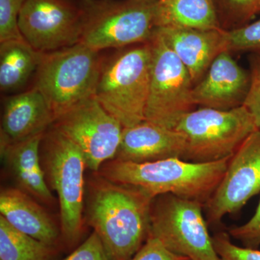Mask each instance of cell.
Wrapping results in <instances>:
<instances>
[{"label": "cell", "instance_id": "6", "mask_svg": "<svg viewBox=\"0 0 260 260\" xmlns=\"http://www.w3.org/2000/svg\"><path fill=\"white\" fill-rule=\"evenodd\" d=\"M102 59L101 51L82 43L42 54L32 87L45 98L55 119L93 97Z\"/></svg>", "mask_w": 260, "mask_h": 260}, {"label": "cell", "instance_id": "18", "mask_svg": "<svg viewBox=\"0 0 260 260\" xmlns=\"http://www.w3.org/2000/svg\"><path fill=\"white\" fill-rule=\"evenodd\" d=\"M44 135L16 143H1V155L25 190L43 201L50 203L53 196L41 159V144Z\"/></svg>", "mask_w": 260, "mask_h": 260}, {"label": "cell", "instance_id": "17", "mask_svg": "<svg viewBox=\"0 0 260 260\" xmlns=\"http://www.w3.org/2000/svg\"><path fill=\"white\" fill-rule=\"evenodd\" d=\"M0 213L19 232L48 245L57 247L61 240V233L49 214L23 191L2 189Z\"/></svg>", "mask_w": 260, "mask_h": 260}, {"label": "cell", "instance_id": "28", "mask_svg": "<svg viewBox=\"0 0 260 260\" xmlns=\"http://www.w3.org/2000/svg\"><path fill=\"white\" fill-rule=\"evenodd\" d=\"M61 260H111L104 244L95 232L70 255Z\"/></svg>", "mask_w": 260, "mask_h": 260}, {"label": "cell", "instance_id": "16", "mask_svg": "<svg viewBox=\"0 0 260 260\" xmlns=\"http://www.w3.org/2000/svg\"><path fill=\"white\" fill-rule=\"evenodd\" d=\"M156 31L185 66L194 85L203 78L215 58L225 51L223 29L158 27Z\"/></svg>", "mask_w": 260, "mask_h": 260}, {"label": "cell", "instance_id": "5", "mask_svg": "<svg viewBox=\"0 0 260 260\" xmlns=\"http://www.w3.org/2000/svg\"><path fill=\"white\" fill-rule=\"evenodd\" d=\"M40 153L48 185L59 199L61 241L72 247L83 234L86 160L80 148L52 126L44 133Z\"/></svg>", "mask_w": 260, "mask_h": 260}, {"label": "cell", "instance_id": "12", "mask_svg": "<svg viewBox=\"0 0 260 260\" xmlns=\"http://www.w3.org/2000/svg\"><path fill=\"white\" fill-rule=\"evenodd\" d=\"M259 192L260 130L256 129L229 159L223 179L205 205L207 222L218 224Z\"/></svg>", "mask_w": 260, "mask_h": 260}, {"label": "cell", "instance_id": "26", "mask_svg": "<svg viewBox=\"0 0 260 260\" xmlns=\"http://www.w3.org/2000/svg\"><path fill=\"white\" fill-rule=\"evenodd\" d=\"M249 61L250 85L243 106L250 113L260 130V53L250 54Z\"/></svg>", "mask_w": 260, "mask_h": 260}, {"label": "cell", "instance_id": "23", "mask_svg": "<svg viewBox=\"0 0 260 260\" xmlns=\"http://www.w3.org/2000/svg\"><path fill=\"white\" fill-rule=\"evenodd\" d=\"M225 51L260 53V18L239 28L225 30Z\"/></svg>", "mask_w": 260, "mask_h": 260}, {"label": "cell", "instance_id": "8", "mask_svg": "<svg viewBox=\"0 0 260 260\" xmlns=\"http://www.w3.org/2000/svg\"><path fill=\"white\" fill-rule=\"evenodd\" d=\"M204 206L172 194L155 197L150 206V237L189 260H220L203 216Z\"/></svg>", "mask_w": 260, "mask_h": 260}, {"label": "cell", "instance_id": "29", "mask_svg": "<svg viewBox=\"0 0 260 260\" xmlns=\"http://www.w3.org/2000/svg\"><path fill=\"white\" fill-rule=\"evenodd\" d=\"M130 260H189L185 256L174 254L162 245V243L150 237L139 251Z\"/></svg>", "mask_w": 260, "mask_h": 260}, {"label": "cell", "instance_id": "14", "mask_svg": "<svg viewBox=\"0 0 260 260\" xmlns=\"http://www.w3.org/2000/svg\"><path fill=\"white\" fill-rule=\"evenodd\" d=\"M186 140L175 129H167L146 120L123 129L115 157L121 161L150 162L168 158L184 160Z\"/></svg>", "mask_w": 260, "mask_h": 260}, {"label": "cell", "instance_id": "15", "mask_svg": "<svg viewBox=\"0 0 260 260\" xmlns=\"http://www.w3.org/2000/svg\"><path fill=\"white\" fill-rule=\"evenodd\" d=\"M54 120L45 98L37 88L13 94L5 101L1 143H16L44 134Z\"/></svg>", "mask_w": 260, "mask_h": 260}, {"label": "cell", "instance_id": "4", "mask_svg": "<svg viewBox=\"0 0 260 260\" xmlns=\"http://www.w3.org/2000/svg\"><path fill=\"white\" fill-rule=\"evenodd\" d=\"M158 0H80V42L98 51L150 42Z\"/></svg>", "mask_w": 260, "mask_h": 260}, {"label": "cell", "instance_id": "21", "mask_svg": "<svg viewBox=\"0 0 260 260\" xmlns=\"http://www.w3.org/2000/svg\"><path fill=\"white\" fill-rule=\"evenodd\" d=\"M56 250L19 232L0 215V260H50Z\"/></svg>", "mask_w": 260, "mask_h": 260}, {"label": "cell", "instance_id": "3", "mask_svg": "<svg viewBox=\"0 0 260 260\" xmlns=\"http://www.w3.org/2000/svg\"><path fill=\"white\" fill-rule=\"evenodd\" d=\"M151 67L150 42L103 56L93 98L124 128L145 119Z\"/></svg>", "mask_w": 260, "mask_h": 260}, {"label": "cell", "instance_id": "25", "mask_svg": "<svg viewBox=\"0 0 260 260\" xmlns=\"http://www.w3.org/2000/svg\"><path fill=\"white\" fill-rule=\"evenodd\" d=\"M212 239L220 260H260L259 250L235 245L226 232L216 233Z\"/></svg>", "mask_w": 260, "mask_h": 260}, {"label": "cell", "instance_id": "19", "mask_svg": "<svg viewBox=\"0 0 260 260\" xmlns=\"http://www.w3.org/2000/svg\"><path fill=\"white\" fill-rule=\"evenodd\" d=\"M42 54L24 39L0 43V90L16 93L34 80Z\"/></svg>", "mask_w": 260, "mask_h": 260}, {"label": "cell", "instance_id": "1", "mask_svg": "<svg viewBox=\"0 0 260 260\" xmlns=\"http://www.w3.org/2000/svg\"><path fill=\"white\" fill-rule=\"evenodd\" d=\"M153 197L134 186L99 177L88 186L87 222L111 260H130L150 234Z\"/></svg>", "mask_w": 260, "mask_h": 260}, {"label": "cell", "instance_id": "11", "mask_svg": "<svg viewBox=\"0 0 260 260\" xmlns=\"http://www.w3.org/2000/svg\"><path fill=\"white\" fill-rule=\"evenodd\" d=\"M18 28L24 40L42 54L78 44L80 0H27L19 15Z\"/></svg>", "mask_w": 260, "mask_h": 260}, {"label": "cell", "instance_id": "24", "mask_svg": "<svg viewBox=\"0 0 260 260\" xmlns=\"http://www.w3.org/2000/svg\"><path fill=\"white\" fill-rule=\"evenodd\" d=\"M27 0H0V43L23 39L18 17Z\"/></svg>", "mask_w": 260, "mask_h": 260}, {"label": "cell", "instance_id": "20", "mask_svg": "<svg viewBox=\"0 0 260 260\" xmlns=\"http://www.w3.org/2000/svg\"><path fill=\"white\" fill-rule=\"evenodd\" d=\"M157 26L222 29L214 0H158Z\"/></svg>", "mask_w": 260, "mask_h": 260}, {"label": "cell", "instance_id": "13", "mask_svg": "<svg viewBox=\"0 0 260 260\" xmlns=\"http://www.w3.org/2000/svg\"><path fill=\"white\" fill-rule=\"evenodd\" d=\"M250 85V73L228 51L220 52L203 78L195 84L191 98L195 106L231 110L244 104Z\"/></svg>", "mask_w": 260, "mask_h": 260}, {"label": "cell", "instance_id": "2", "mask_svg": "<svg viewBox=\"0 0 260 260\" xmlns=\"http://www.w3.org/2000/svg\"><path fill=\"white\" fill-rule=\"evenodd\" d=\"M230 158L193 162L173 158L143 164L113 159L98 173L113 182L140 188L153 198L172 194L205 205L223 179Z\"/></svg>", "mask_w": 260, "mask_h": 260}, {"label": "cell", "instance_id": "7", "mask_svg": "<svg viewBox=\"0 0 260 260\" xmlns=\"http://www.w3.org/2000/svg\"><path fill=\"white\" fill-rule=\"evenodd\" d=\"M256 129L244 106L231 110L201 107L183 116L175 128L185 138L184 160L193 162L231 158Z\"/></svg>", "mask_w": 260, "mask_h": 260}, {"label": "cell", "instance_id": "27", "mask_svg": "<svg viewBox=\"0 0 260 260\" xmlns=\"http://www.w3.org/2000/svg\"><path fill=\"white\" fill-rule=\"evenodd\" d=\"M229 235L242 242L244 247L257 249L260 246V200L255 213L244 225L232 228Z\"/></svg>", "mask_w": 260, "mask_h": 260}, {"label": "cell", "instance_id": "9", "mask_svg": "<svg viewBox=\"0 0 260 260\" xmlns=\"http://www.w3.org/2000/svg\"><path fill=\"white\" fill-rule=\"evenodd\" d=\"M150 44L151 78L145 120L175 129L181 118L196 107L191 98L194 84L185 66L156 30Z\"/></svg>", "mask_w": 260, "mask_h": 260}, {"label": "cell", "instance_id": "10", "mask_svg": "<svg viewBox=\"0 0 260 260\" xmlns=\"http://www.w3.org/2000/svg\"><path fill=\"white\" fill-rule=\"evenodd\" d=\"M51 126L80 148L87 168L95 172L115 158L124 129L93 97L70 108Z\"/></svg>", "mask_w": 260, "mask_h": 260}, {"label": "cell", "instance_id": "22", "mask_svg": "<svg viewBox=\"0 0 260 260\" xmlns=\"http://www.w3.org/2000/svg\"><path fill=\"white\" fill-rule=\"evenodd\" d=\"M220 28H239L260 13V0H214Z\"/></svg>", "mask_w": 260, "mask_h": 260}]
</instances>
